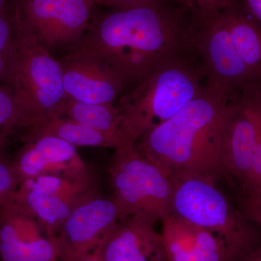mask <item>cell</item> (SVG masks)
Returning <instances> with one entry per match:
<instances>
[{"instance_id": "1", "label": "cell", "mask_w": 261, "mask_h": 261, "mask_svg": "<svg viewBox=\"0 0 261 261\" xmlns=\"http://www.w3.org/2000/svg\"><path fill=\"white\" fill-rule=\"evenodd\" d=\"M187 40L177 19L159 0H148L92 19L77 48L104 62L125 85L136 86L179 57Z\"/></svg>"}, {"instance_id": "2", "label": "cell", "mask_w": 261, "mask_h": 261, "mask_svg": "<svg viewBox=\"0 0 261 261\" xmlns=\"http://www.w3.org/2000/svg\"><path fill=\"white\" fill-rule=\"evenodd\" d=\"M232 94L207 86L177 114L146 132L136 148L171 176L193 174L217 183L230 181L222 136Z\"/></svg>"}, {"instance_id": "3", "label": "cell", "mask_w": 261, "mask_h": 261, "mask_svg": "<svg viewBox=\"0 0 261 261\" xmlns=\"http://www.w3.org/2000/svg\"><path fill=\"white\" fill-rule=\"evenodd\" d=\"M121 100V132L128 147L164 123L202 92L198 75L180 57L153 70Z\"/></svg>"}, {"instance_id": "4", "label": "cell", "mask_w": 261, "mask_h": 261, "mask_svg": "<svg viewBox=\"0 0 261 261\" xmlns=\"http://www.w3.org/2000/svg\"><path fill=\"white\" fill-rule=\"evenodd\" d=\"M17 24L18 56L13 87L23 128H28L65 117L69 99L59 60Z\"/></svg>"}, {"instance_id": "5", "label": "cell", "mask_w": 261, "mask_h": 261, "mask_svg": "<svg viewBox=\"0 0 261 261\" xmlns=\"http://www.w3.org/2000/svg\"><path fill=\"white\" fill-rule=\"evenodd\" d=\"M172 179L171 213L218 235L240 258L247 253L255 233L217 182L193 174L178 175Z\"/></svg>"}, {"instance_id": "6", "label": "cell", "mask_w": 261, "mask_h": 261, "mask_svg": "<svg viewBox=\"0 0 261 261\" xmlns=\"http://www.w3.org/2000/svg\"><path fill=\"white\" fill-rule=\"evenodd\" d=\"M110 179L119 220L140 214L161 221L171 214L172 176L135 146L115 151Z\"/></svg>"}, {"instance_id": "7", "label": "cell", "mask_w": 261, "mask_h": 261, "mask_svg": "<svg viewBox=\"0 0 261 261\" xmlns=\"http://www.w3.org/2000/svg\"><path fill=\"white\" fill-rule=\"evenodd\" d=\"M94 0H15L19 25L48 51L80 47L92 20Z\"/></svg>"}, {"instance_id": "8", "label": "cell", "mask_w": 261, "mask_h": 261, "mask_svg": "<svg viewBox=\"0 0 261 261\" xmlns=\"http://www.w3.org/2000/svg\"><path fill=\"white\" fill-rule=\"evenodd\" d=\"M228 101L223 128L225 167L230 181L242 189L248 177L261 129V83L240 89Z\"/></svg>"}, {"instance_id": "9", "label": "cell", "mask_w": 261, "mask_h": 261, "mask_svg": "<svg viewBox=\"0 0 261 261\" xmlns=\"http://www.w3.org/2000/svg\"><path fill=\"white\" fill-rule=\"evenodd\" d=\"M119 221L112 198L98 195L70 212L56 236L58 261H80L95 251Z\"/></svg>"}, {"instance_id": "10", "label": "cell", "mask_w": 261, "mask_h": 261, "mask_svg": "<svg viewBox=\"0 0 261 261\" xmlns=\"http://www.w3.org/2000/svg\"><path fill=\"white\" fill-rule=\"evenodd\" d=\"M15 193L0 206V260H59L56 239L46 234Z\"/></svg>"}, {"instance_id": "11", "label": "cell", "mask_w": 261, "mask_h": 261, "mask_svg": "<svg viewBox=\"0 0 261 261\" xmlns=\"http://www.w3.org/2000/svg\"><path fill=\"white\" fill-rule=\"evenodd\" d=\"M59 61L68 99L85 104L114 105L126 87L104 62L80 48L68 51Z\"/></svg>"}, {"instance_id": "12", "label": "cell", "mask_w": 261, "mask_h": 261, "mask_svg": "<svg viewBox=\"0 0 261 261\" xmlns=\"http://www.w3.org/2000/svg\"><path fill=\"white\" fill-rule=\"evenodd\" d=\"M199 47L209 77L208 86L230 93L258 82L233 45L224 13L206 22Z\"/></svg>"}, {"instance_id": "13", "label": "cell", "mask_w": 261, "mask_h": 261, "mask_svg": "<svg viewBox=\"0 0 261 261\" xmlns=\"http://www.w3.org/2000/svg\"><path fill=\"white\" fill-rule=\"evenodd\" d=\"M158 222L140 214L119 220L99 247L102 261H168Z\"/></svg>"}, {"instance_id": "14", "label": "cell", "mask_w": 261, "mask_h": 261, "mask_svg": "<svg viewBox=\"0 0 261 261\" xmlns=\"http://www.w3.org/2000/svg\"><path fill=\"white\" fill-rule=\"evenodd\" d=\"M161 222L168 261H237L240 258L218 235L173 213Z\"/></svg>"}, {"instance_id": "15", "label": "cell", "mask_w": 261, "mask_h": 261, "mask_svg": "<svg viewBox=\"0 0 261 261\" xmlns=\"http://www.w3.org/2000/svg\"><path fill=\"white\" fill-rule=\"evenodd\" d=\"M12 163L20 185L44 173L84 165L75 146L51 136L24 139V145Z\"/></svg>"}, {"instance_id": "16", "label": "cell", "mask_w": 261, "mask_h": 261, "mask_svg": "<svg viewBox=\"0 0 261 261\" xmlns=\"http://www.w3.org/2000/svg\"><path fill=\"white\" fill-rule=\"evenodd\" d=\"M25 129L27 134L24 139L51 136L66 141L75 147H104L115 151L125 149L116 139L82 126L67 117L51 120Z\"/></svg>"}, {"instance_id": "17", "label": "cell", "mask_w": 261, "mask_h": 261, "mask_svg": "<svg viewBox=\"0 0 261 261\" xmlns=\"http://www.w3.org/2000/svg\"><path fill=\"white\" fill-rule=\"evenodd\" d=\"M82 126L113 137L121 142L125 149L127 145L121 132L123 116L118 106L108 104H85L70 99L65 116Z\"/></svg>"}, {"instance_id": "18", "label": "cell", "mask_w": 261, "mask_h": 261, "mask_svg": "<svg viewBox=\"0 0 261 261\" xmlns=\"http://www.w3.org/2000/svg\"><path fill=\"white\" fill-rule=\"evenodd\" d=\"M224 16L233 45L250 72L261 82V29L243 15L225 12Z\"/></svg>"}, {"instance_id": "19", "label": "cell", "mask_w": 261, "mask_h": 261, "mask_svg": "<svg viewBox=\"0 0 261 261\" xmlns=\"http://www.w3.org/2000/svg\"><path fill=\"white\" fill-rule=\"evenodd\" d=\"M18 24L14 4L0 10V86L13 87L18 56Z\"/></svg>"}, {"instance_id": "20", "label": "cell", "mask_w": 261, "mask_h": 261, "mask_svg": "<svg viewBox=\"0 0 261 261\" xmlns=\"http://www.w3.org/2000/svg\"><path fill=\"white\" fill-rule=\"evenodd\" d=\"M20 128H23V119L14 89L12 86H0V137L5 140Z\"/></svg>"}, {"instance_id": "21", "label": "cell", "mask_w": 261, "mask_h": 261, "mask_svg": "<svg viewBox=\"0 0 261 261\" xmlns=\"http://www.w3.org/2000/svg\"><path fill=\"white\" fill-rule=\"evenodd\" d=\"M3 142L0 139V206L10 200L20 186L13 163L5 157Z\"/></svg>"}, {"instance_id": "22", "label": "cell", "mask_w": 261, "mask_h": 261, "mask_svg": "<svg viewBox=\"0 0 261 261\" xmlns=\"http://www.w3.org/2000/svg\"><path fill=\"white\" fill-rule=\"evenodd\" d=\"M243 190L245 193L261 195V129L251 169L243 187Z\"/></svg>"}, {"instance_id": "23", "label": "cell", "mask_w": 261, "mask_h": 261, "mask_svg": "<svg viewBox=\"0 0 261 261\" xmlns=\"http://www.w3.org/2000/svg\"><path fill=\"white\" fill-rule=\"evenodd\" d=\"M195 3L205 22L219 16L232 5L233 0H190Z\"/></svg>"}, {"instance_id": "24", "label": "cell", "mask_w": 261, "mask_h": 261, "mask_svg": "<svg viewBox=\"0 0 261 261\" xmlns=\"http://www.w3.org/2000/svg\"><path fill=\"white\" fill-rule=\"evenodd\" d=\"M240 212L248 221L261 227V195L244 193L240 201Z\"/></svg>"}, {"instance_id": "25", "label": "cell", "mask_w": 261, "mask_h": 261, "mask_svg": "<svg viewBox=\"0 0 261 261\" xmlns=\"http://www.w3.org/2000/svg\"><path fill=\"white\" fill-rule=\"evenodd\" d=\"M94 1L95 3L105 5V6L113 7L114 8H122L145 3L148 0H94Z\"/></svg>"}, {"instance_id": "26", "label": "cell", "mask_w": 261, "mask_h": 261, "mask_svg": "<svg viewBox=\"0 0 261 261\" xmlns=\"http://www.w3.org/2000/svg\"><path fill=\"white\" fill-rule=\"evenodd\" d=\"M246 5L252 16L261 22V0H246Z\"/></svg>"}, {"instance_id": "27", "label": "cell", "mask_w": 261, "mask_h": 261, "mask_svg": "<svg viewBox=\"0 0 261 261\" xmlns=\"http://www.w3.org/2000/svg\"><path fill=\"white\" fill-rule=\"evenodd\" d=\"M99 247L95 251L80 261H102L100 257V252H99Z\"/></svg>"}, {"instance_id": "28", "label": "cell", "mask_w": 261, "mask_h": 261, "mask_svg": "<svg viewBox=\"0 0 261 261\" xmlns=\"http://www.w3.org/2000/svg\"><path fill=\"white\" fill-rule=\"evenodd\" d=\"M245 261H261V247L252 252Z\"/></svg>"}, {"instance_id": "29", "label": "cell", "mask_w": 261, "mask_h": 261, "mask_svg": "<svg viewBox=\"0 0 261 261\" xmlns=\"http://www.w3.org/2000/svg\"><path fill=\"white\" fill-rule=\"evenodd\" d=\"M8 5V0H0V10L5 8Z\"/></svg>"}, {"instance_id": "30", "label": "cell", "mask_w": 261, "mask_h": 261, "mask_svg": "<svg viewBox=\"0 0 261 261\" xmlns=\"http://www.w3.org/2000/svg\"><path fill=\"white\" fill-rule=\"evenodd\" d=\"M181 1L185 2V3H187V4H190V3H191L190 0H181Z\"/></svg>"}]
</instances>
